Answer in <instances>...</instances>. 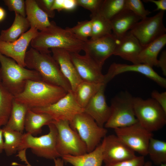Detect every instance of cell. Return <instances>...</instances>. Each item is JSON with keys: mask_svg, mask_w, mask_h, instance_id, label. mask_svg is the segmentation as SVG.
I'll use <instances>...</instances> for the list:
<instances>
[{"mask_svg": "<svg viewBox=\"0 0 166 166\" xmlns=\"http://www.w3.org/2000/svg\"><path fill=\"white\" fill-rule=\"evenodd\" d=\"M84 43L67 27L63 29L52 21L46 29L39 31L30 43L32 48L42 53H50L49 49L60 48L70 53H79Z\"/></svg>", "mask_w": 166, "mask_h": 166, "instance_id": "cell-1", "label": "cell"}, {"mask_svg": "<svg viewBox=\"0 0 166 166\" xmlns=\"http://www.w3.org/2000/svg\"><path fill=\"white\" fill-rule=\"evenodd\" d=\"M67 93L61 87L42 80H28L22 92L14 99L29 108H41L56 102Z\"/></svg>", "mask_w": 166, "mask_h": 166, "instance_id": "cell-2", "label": "cell"}, {"mask_svg": "<svg viewBox=\"0 0 166 166\" xmlns=\"http://www.w3.org/2000/svg\"><path fill=\"white\" fill-rule=\"evenodd\" d=\"M25 61L26 67L37 72L42 81L61 87L67 92L72 91L69 82L50 53L41 52L32 47L26 51Z\"/></svg>", "mask_w": 166, "mask_h": 166, "instance_id": "cell-3", "label": "cell"}, {"mask_svg": "<svg viewBox=\"0 0 166 166\" xmlns=\"http://www.w3.org/2000/svg\"><path fill=\"white\" fill-rule=\"evenodd\" d=\"M0 65L1 83L14 97L22 92L27 81L42 80L37 72L21 66L0 53Z\"/></svg>", "mask_w": 166, "mask_h": 166, "instance_id": "cell-4", "label": "cell"}, {"mask_svg": "<svg viewBox=\"0 0 166 166\" xmlns=\"http://www.w3.org/2000/svg\"><path fill=\"white\" fill-rule=\"evenodd\" d=\"M136 117L144 128L152 132L162 128L166 124V112L154 99L133 97Z\"/></svg>", "mask_w": 166, "mask_h": 166, "instance_id": "cell-5", "label": "cell"}, {"mask_svg": "<svg viewBox=\"0 0 166 166\" xmlns=\"http://www.w3.org/2000/svg\"><path fill=\"white\" fill-rule=\"evenodd\" d=\"M133 97L126 91L120 93L113 98L110 106V115L104 124L105 128L114 129L138 122L135 114Z\"/></svg>", "mask_w": 166, "mask_h": 166, "instance_id": "cell-6", "label": "cell"}, {"mask_svg": "<svg viewBox=\"0 0 166 166\" xmlns=\"http://www.w3.org/2000/svg\"><path fill=\"white\" fill-rule=\"evenodd\" d=\"M48 126L49 133L40 136L34 137L27 132L23 134L18 151L30 148L38 157L53 160L60 157L56 148L57 128L53 123Z\"/></svg>", "mask_w": 166, "mask_h": 166, "instance_id": "cell-7", "label": "cell"}, {"mask_svg": "<svg viewBox=\"0 0 166 166\" xmlns=\"http://www.w3.org/2000/svg\"><path fill=\"white\" fill-rule=\"evenodd\" d=\"M57 130L56 148L60 157L65 155L77 156L87 153L86 145L69 121H53Z\"/></svg>", "mask_w": 166, "mask_h": 166, "instance_id": "cell-8", "label": "cell"}, {"mask_svg": "<svg viewBox=\"0 0 166 166\" xmlns=\"http://www.w3.org/2000/svg\"><path fill=\"white\" fill-rule=\"evenodd\" d=\"M69 124L85 144L87 152L95 148L107 132L105 128L99 126L93 118L84 112L76 115Z\"/></svg>", "mask_w": 166, "mask_h": 166, "instance_id": "cell-9", "label": "cell"}, {"mask_svg": "<svg viewBox=\"0 0 166 166\" xmlns=\"http://www.w3.org/2000/svg\"><path fill=\"white\" fill-rule=\"evenodd\" d=\"M164 13L160 11L153 16L140 20L129 31L142 47L166 34L163 22Z\"/></svg>", "mask_w": 166, "mask_h": 166, "instance_id": "cell-10", "label": "cell"}, {"mask_svg": "<svg viewBox=\"0 0 166 166\" xmlns=\"http://www.w3.org/2000/svg\"><path fill=\"white\" fill-rule=\"evenodd\" d=\"M117 135L128 146L140 155H147V151L152 132L142 127L138 122L132 125L114 129Z\"/></svg>", "mask_w": 166, "mask_h": 166, "instance_id": "cell-11", "label": "cell"}, {"mask_svg": "<svg viewBox=\"0 0 166 166\" xmlns=\"http://www.w3.org/2000/svg\"><path fill=\"white\" fill-rule=\"evenodd\" d=\"M30 109L36 113L48 114L53 121L65 120L69 122L76 115L84 111L76 101L72 91L52 104Z\"/></svg>", "mask_w": 166, "mask_h": 166, "instance_id": "cell-12", "label": "cell"}, {"mask_svg": "<svg viewBox=\"0 0 166 166\" xmlns=\"http://www.w3.org/2000/svg\"><path fill=\"white\" fill-rule=\"evenodd\" d=\"M119 39L113 34L84 42L83 50L85 55L102 68L105 61L113 55Z\"/></svg>", "mask_w": 166, "mask_h": 166, "instance_id": "cell-13", "label": "cell"}, {"mask_svg": "<svg viewBox=\"0 0 166 166\" xmlns=\"http://www.w3.org/2000/svg\"><path fill=\"white\" fill-rule=\"evenodd\" d=\"M103 161L105 164H115L135 157V152L115 135L103 139Z\"/></svg>", "mask_w": 166, "mask_h": 166, "instance_id": "cell-14", "label": "cell"}, {"mask_svg": "<svg viewBox=\"0 0 166 166\" xmlns=\"http://www.w3.org/2000/svg\"><path fill=\"white\" fill-rule=\"evenodd\" d=\"M38 32L35 28L31 27L13 42L0 41V53L12 59L21 66L25 67V59L27 49Z\"/></svg>", "mask_w": 166, "mask_h": 166, "instance_id": "cell-15", "label": "cell"}, {"mask_svg": "<svg viewBox=\"0 0 166 166\" xmlns=\"http://www.w3.org/2000/svg\"><path fill=\"white\" fill-rule=\"evenodd\" d=\"M127 72H134L141 73L156 83L162 88H166V79L158 74L152 67L142 63L128 65L116 63L110 66L107 73L104 75L103 83L106 85L115 76Z\"/></svg>", "mask_w": 166, "mask_h": 166, "instance_id": "cell-16", "label": "cell"}, {"mask_svg": "<svg viewBox=\"0 0 166 166\" xmlns=\"http://www.w3.org/2000/svg\"><path fill=\"white\" fill-rule=\"evenodd\" d=\"M71 58L80 77L83 81L103 83L104 75L102 68L89 57L79 53H70Z\"/></svg>", "mask_w": 166, "mask_h": 166, "instance_id": "cell-17", "label": "cell"}, {"mask_svg": "<svg viewBox=\"0 0 166 166\" xmlns=\"http://www.w3.org/2000/svg\"><path fill=\"white\" fill-rule=\"evenodd\" d=\"M106 85L103 84L83 109V112L93 118L101 127H103L106 122L111 112L110 106L107 103L105 95Z\"/></svg>", "mask_w": 166, "mask_h": 166, "instance_id": "cell-18", "label": "cell"}, {"mask_svg": "<svg viewBox=\"0 0 166 166\" xmlns=\"http://www.w3.org/2000/svg\"><path fill=\"white\" fill-rule=\"evenodd\" d=\"M52 57L58 63L60 69L69 82L73 91L82 80L80 77L72 60L70 53L60 48L51 49Z\"/></svg>", "mask_w": 166, "mask_h": 166, "instance_id": "cell-19", "label": "cell"}, {"mask_svg": "<svg viewBox=\"0 0 166 166\" xmlns=\"http://www.w3.org/2000/svg\"><path fill=\"white\" fill-rule=\"evenodd\" d=\"M118 39L113 55L133 64H139L138 57L143 47L136 38L129 31Z\"/></svg>", "mask_w": 166, "mask_h": 166, "instance_id": "cell-20", "label": "cell"}, {"mask_svg": "<svg viewBox=\"0 0 166 166\" xmlns=\"http://www.w3.org/2000/svg\"><path fill=\"white\" fill-rule=\"evenodd\" d=\"M140 20L133 12L125 9L110 20L112 34L119 39L131 30Z\"/></svg>", "mask_w": 166, "mask_h": 166, "instance_id": "cell-21", "label": "cell"}, {"mask_svg": "<svg viewBox=\"0 0 166 166\" xmlns=\"http://www.w3.org/2000/svg\"><path fill=\"white\" fill-rule=\"evenodd\" d=\"M103 147L102 141L90 152L77 156L65 155L61 157L64 162L73 166H101Z\"/></svg>", "mask_w": 166, "mask_h": 166, "instance_id": "cell-22", "label": "cell"}, {"mask_svg": "<svg viewBox=\"0 0 166 166\" xmlns=\"http://www.w3.org/2000/svg\"><path fill=\"white\" fill-rule=\"evenodd\" d=\"M26 18L30 27L34 28L40 31L50 24L47 15L38 6L35 0L25 1Z\"/></svg>", "mask_w": 166, "mask_h": 166, "instance_id": "cell-23", "label": "cell"}, {"mask_svg": "<svg viewBox=\"0 0 166 166\" xmlns=\"http://www.w3.org/2000/svg\"><path fill=\"white\" fill-rule=\"evenodd\" d=\"M166 44V34L143 47L138 57V63L156 66L158 55Z\"/></svg>", "mask_w": 166, "mask_h": 166, "instance_id": "cell-24", "label": "cell"}, {"mask_svg": "<svg viewBox=\"0 0 166 166\" xmlns=\"http://www.w3.org/2000/svg\"><path fill=\"white\" fill-rule=\"evenodd\" d=\"M53 120L46 113H38L28 108L26 115L24 129L27 133L32 135L41 133L42 127L52 123Z\"/></svg>", "mask_w": 166, "mask_h": 166, "instance_id": "cell-25", "label": "cell"}, {"mask_svg": "<svg viewBox=\"0 0 166 166\" xmlns=\"http://www.w3.org/2000/svg\"><path fill=\"white\" fill-rule=\"evenodd\" d=\"M15 14L14 21L10 27L1 31L0 41L13 42L27 31L30 27V23L26 17H23L16 13Z\"/></svg>", "mask_w": 166, "mask_h": 166, "instance_id": "cell-26", "label": "cell"}, {"mask_svg": "<svg viewBox=\"0 0 166 166\" xmlns=\"http://www.w3.org/2000/svg\"><path fill=\"white\" fill-rule=\"evenodd\" d=\"M103 84L82 81L75 90L73 91L74 97L78 105L84 109Z\"/></svg>", "mask_w": 166, "mask_h": 166, "instance_id": "cell-27", "label": "cell"}, {"mask_svg": "<svg viewBox=\"0 0 166 166\" xmlns=\"http://www.w3.org/2000/svg\"><path fill=\"white\" fill-rule=\"evenodd\" d=\"M28 108L25 105L16 101L14 99L9 118L4 126L22 133L24 129L25 116Z\"/></svg>", "mask_w": 166, "mask_h": 166, "instance_id": "cell-28", "label": "cell"}, {"mask_svg": "<svg viewBox=\"0 0 166 166\" xmlns=\"http://www.w3.org/2000/svg\"><path fill=\"white\" fill-rule=\"evenodd\" d=\"M92 33L90 39H96L112 34L110 20L102 15L99 12L91 14Z\"/></svg>", "mask_w": 166, "mask_h": 166, "instance_id": "cell-29", "label": "cell"}, {"mask_svg": "<svg viewBox=\"0 0 166 166\" xmlns=\"http://www.w3.org/2000/svg\"><path fill=\"white\" fill-rule=\"evenodd\" d=\"M4 138L3 151L8 156L15 153L22 141L23 134L4 126L2 128Z\"/></svg>", "mask_w": 166, "mask_h": 166, "instance_id": "cell-30", "label": "cell"}, {"mask_svg": "<svg viewBox=\"0 0 166 166\" xmlns=\"http://www.w3.org/2000/svg\"><path fill=\"white\" fill-rule=\"evenodd\" d=\"M147 153L156 165L166 163V142L152 137L149 143Z\"/></svg>", "mask_w": 166, "mask_h": 166, "instance_id": "cell-31", "label": "cell"}, {"mask_svg": "<svg viewBox=\"0 0 166 166\" xmlns=\"http://www.w3.org/2000/svg\"><path fill=\"white\" fill-rule=\"evenodd\" d=\"M14 97L0 84V128L5 126L12 110Z\"/></svg>", "mask_w": 166, "mask_h": 166, "instance_id": "cell-32", "label": "cell"}, {"mask_svg": "<svg viewBox=\"0 0 166 166\" xmlns=\"http://www.w3.org/2000/svg\"><path fill=\"white\" fill-rule=\"evenodd\" d=\"M125 0H104L99 12L111 20L125 9Z\"/></svg>", "mask_w": 166, "mask_h": 166, "instance_id": "cell-33", "label": "cell"}, {"mask_svg": "<svg viewBox=\"0 0 166 166\" xmlns=\"http://www.w3.org/2000/svg\"><path fill=\"white\" fill-rule=\"evenodd\" d=\"M77 38L85 42L91 37L92 33V22L89 20H85L79 22L76 26L72 27H67Z\"/></svg>", "mask_w": 166, "mask_h": 166, "instance_id": "cell-34", "label": "cell"}, {"mask_svg": "<svg viewBox=\"0 0 166 166\" xmlns=\"http://www.w3.org/2000/svg\"><path fill=\"white\" fill-rule=\"evenodd\" d=\"M125 9L131 11L141 19L147 17L151 12L145 9L140 0H125Z\"/></svg>", "mask_w": 166, "mask_h": 166, "instance_id": "cell-35", "label": "cell"}, {"mask_svg": "<svg viewBox=\"0 0 166 166\" xmlns=\"http://www.w3.org/2000/svg\"><path fill=\"white\" fill-rule=\"evenodd\" d=\"M5 4L10 11H14L26 17L25 1L24 0H4Z\"/></svg>", "mask_w": 166, "mask_h": 166, "instance_id": "cell-36", "label": "cell"}, {"mask_svg": "<svg viewBox=\"0 0 166 166\" xmlns=\"http://www.w3.org/2000/svg\"><path fill=\"white\" fill-rule=\"evenodd\" d=\"M104 0H76L77 6L88 10L91 14L99 11Z\"/></svg>", "mask_w": 166, "mask_h": 166, "instance_id": "cell-37", "label": "cell"}, {"mask_svg": "<svg viewBox=\"0 0 166 166\" xmlns=\"http://www.w3.org/2000/svg\"><path fill=\"white\" fill-rule=\"evenodd\" d=\"M76 0H54L52 6V10H60L63 9L72 10L77 6Z\"/></svg>", "mask_w": 166, "mask_h": 166, "instance_id": "cell-38", "label": "cell"}, {"mask_svg": "<svg viewBox=\"0 0 166 166\" xmlns=\"http://www.w3.org/2000/svg\"><path fill=\"white\" fill-rule=\"evenodd\" d=\"M145 163L144 156H136L131 159L111 164H105L104 166H144Z\"/></svg>", "mask_w": 166, "mask_h": 166, "instance_id": "cell-39", "label": "cell"}, {"mask_svg": "<svg viewBox=\"0 0 166 166\" xmlns=\"http://www.w3.org/2000/svg\"><path fill=\"white\" fill-rule=\"evenodd\" d=\"M54 0H36L38 6L49 17L53 18L55 15L54 10H52Z\"/></svg>", "mask_w": 166, "mask_h": 166, "instance_id": "cell-40", "label": "cell"}, {"mask_svg": "<svg viewBox=\"0 0 166 166\" xmlns=\"http://www.w3.org/2000/svg\"><path fill=\"white\" fill-rule=\"evenodd\" d=\"M152 98L156 100L166 112V92L160 93L153 90L151 93Z\"/></svg>", "mask_w": 166, "mask_h": 166, "instance_id": "cell-41", "label": "cell"}, {"mask_svg": "<svg viewBox=\"0 0 166 166\" xmlns=\"http://www.w3.org/2000/svg\"><path fill=\"white\" fill-rule=\"evenodd\" d=\"M157 67L160 68L163 74L166 76V51L164 50L162 52L159 58L158 59Z\"/></svg>", "mask_w": 166, "mask_h": 166, "instance_id": "cell-42", "label": "cell"}, {"mask_svg": "<svg viewBox=\"0 0 166 166\" xmlns=\"http://www.w3.org/2000/svg\"><path fill=\"white\" fill-rule=\"evenodd\" d=\"M146 2H151L154 3L156 6V8L154 11H163L166 10V0H143Z\"/></svg>", "mask_w": 166, "mask_h": 166, "instance_id": "cell-43", "label": "cell"}, {"mask_svg": "<svg viewBox=\"0 0 166 166\" xmlns=\"http://www.w3.org/2000/svg\"><path fill=\"white\" fill-rule=\"evenodd\" d=\"M54 166H64V161L61 158L59 157L53 160ZM22 161L24 162L26 164V165L23 166H32L29 162L26 157H24L22 160Z\"/></svg>", "mask_w": 166, "mask_h": 166, "instance_id": "cell-44", "label": "cell"}, {"mask_svg": "<svg viewBox=\"0 0 166 166\" xmlns=\"http://www.w3.org/2000/svg\"><path fill=\"white\" fill-rule=\"evenodd\" d=\"M3 131L2 128H0V154L3 151L4 141L3 139Z\"/></svg>", "mask_w": 166, "mask_h": 166, "instance_id": "cell-45", "label": "cell"}, {"mask_svg": "<svg viewBox=\"0 0 166 166\" xmlns=\"http://www.w3.org/2000/svg\"><path fill=\"white\" fill-rule=\"evenodd\" d=\"M6 16V12L4 10L0 7V22L3 20Z\"/></svg>", "mask_w": 166, "mask_h": 166, "instance_id": "cell-46", "label": "cell"}, {"mask_svg": "<svg viewBox=\"0 0 166 166\" xmlns=\"http://www.w3.org/2000/svg\"><path fill=\"white\" fill-rule=\"evenodd\" d=\"M144 166H153L152 163L150 161L145 162Z\"/></svg>", "mask_w": 166, "mask_h": 166, "instance_id": "cell-47", "label": "cell"}, {"mask_svg": "<svg viewBox=\"0 0 166 166\" xmlns=\"http://www.w3.org/2000/svg\"><path fill=\"white\" fill-rule=\"evenodd\" d=\"M159 166H166V163H162L159 165Z\"/></svg>", "mask_w": 166, "mask_h": 166, "instance_id": "cell-48", "label": "cell"}, {"mask_svg": "<svg viewBox=\"0 0 166 166\" xmlns=\"http://www.w3.org/2000/svg\"><path fill=\"white\" fill-rule=\"evenodd\" d=\"M1 83V75H0V84Z\"/></svg>", "mask_w": 166, "mask_h": 166, "instance_id": "cell-49", "label": "cell"}]
</instances>
